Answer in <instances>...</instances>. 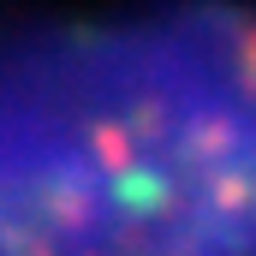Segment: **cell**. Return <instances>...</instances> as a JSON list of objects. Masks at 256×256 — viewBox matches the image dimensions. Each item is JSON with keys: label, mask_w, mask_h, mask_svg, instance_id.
<instances>
[{"label": "cell", "mask_w": 256, "mask_h": 256, "mask_svg": "<svg viewBox=\"0 0 256 256\" xmlns=\"http://www.w3.org/2000/svg\"><path fill=\"white\" fill-rule=\"evenodd\" d=\"M0 256H256L250 6L0 24Z\"/></svg>", "instance_id": "1"}]
</instances>
